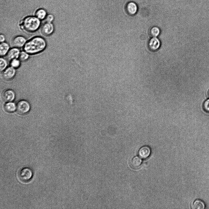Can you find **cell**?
Returning <instances> with one entry per match:
<instances>
[{
    "mask_svg": "<svg viewBox=\"0 0 209 209\" xmlns=\"http://www.w3.org/2000/svg\"><path fill=\"white\" fill-rule=\"evenodd\" d=\"M20 51L18 48L14 47L10 49L6 54L7 59L11 61L19 58Z\"/></svg>",
    "mask_w": 209,
    "mask_h": 209,
    "instance_id": "cell-10",
    "label": "cell"
},
{
    "mask_svg": "<svg viewBox=\"0 0 209 209\" xmlns=\"http://www.w3.org/2000/svg\"><path fill=\"white\" fill-rule=\"evenodd\" d=\"M205 207L204 203L200 200H197L194 202L192 206V208L194 209H203Z\"/></svg>",
    "mask_w": 209,
    "mask_h": 209,
    "instance_id": "cell-17",
    "label": "cell"
},
{
    "mask_svg": "<svg viewBox=\"0 0 209 209\" xmlns=\"http://www.w3.org/2000/svg\"><path fill=\"white\" fill-rule=\"evenodd\" d=\"M2 97L3 100L5 102H11L14 99L15 94L13 90H6L2 92Z\"/></svg>",
    "mask_w": 209,
    "mask_h": 209,
    "instance_id": "cell-9",
    "label": "cell"
},
{
    "mask_svg": "<svg viewBox=\"0 0 209 209\" xmlns=\"http://www.w3.org/2000/svg\"><path fill=\"white\" fill-rule=\"evenodd\" d=\"M208 96L209 97V90H208Z\"/></svg>",
    "mask_w": 209,
    "mask_h": 209,
    "instance_id": "cell-26",
    "label": "cell"
},
{
    "mask_svg": "<svg viewBox=\"0 0 209 209\" xmlns=\"http://www.w3.org/2000/svg\"><path fill=\"white\" fill-rule=\"evenodd\" d=\"M41 30L42 34L44 35L49 36L53 32L54 26L51 23L46 22L42 25Z\"/></svg>",
    "mask_w": 209,
    "mask_h": 209,
    "instance_id": "cell-5",
    "label": "cell"
},
{
    "mask_svg": "<svg viewBox=\"0 0 209 209\" xmlns=\"http://www.w3.org/2000/svg\"><path fill=\"white\" fill-rule=\"evenodd\" d=\"M54 19V17L51 15H49L47 16L45 18L46 22L51 23Z\"/></svg>",
    "mask_w": 209,
    "mask_h": 209,
    "instance_id": "cell-23",
    "label": "cell"
},
{
    "mask_svg": "<svg viewBox=\"0 0 209 209\" xmlns=\"http://www.w3.org/2000/svg\"><path fill=\"white\" fill-rule=\"evenodd\" d=\"M10 65L11 66L17 69L19 68L21 65V61L17 58H15L11 60Z\"/></svg>",
    "mask_w": 209,
    "mask_h": 209,
    "instance_id": "cell-20",
    "label": "cell"
},
{
    "mask_svg": "<svg viewBox=\"0 0 209 209\" xmlns=\"http://www.w3.org/2000/svg\"><path fill=\"white\" fill-rule=\"evenodd\" d=\"M142 163L141 159L138 157H135L133 158L130 162L131 166L133 168H137L139 167Z\"/></svg>",
    "mask_w": 209,
    "mask_h": 209,
    "instance_id": "cell-16",
    "label": "cell"
},
{
    "mask_svg": "<svg viewBox=\"0 0 209 209\" xmlns=\"http://www.w3.org/2000/svg\"><path fill=\"white\" fill-rule=\"evenodd\" d=\"M4 107L5 110L9 113L14 112L16 108L15 104L12 102H8L6 103Z\"/></svg>",
    "mask_w": 209,
    "mask_h": 209,
    "instance_id": "cell-14",
    "label": "cell"
},
{
    "mask_svg": "<svg viewBox=\"0 0 209 209\" xmlns=\"http://www.w3.org/2000/svg\"><path fill=\"white\" fill-rule=\"evenodd\" d=\"M30 105L27 101L22 100L18 102L16 106L17 112L21 115L28 113L30 109Z\"/></svg>",
    "mask_w": 209,
    "mask_h": 209,
    "instance_id": "cell-4",
    "label": "cell"
},
{
    "mask_svg": "<svg viewBox=\"0 0 209 209\" xmlns=\"http://www.w3.org/2000/svg\"><path fill=\"white\" fill-rule=\"evenodd\" d=\"M26 42V39L24 37L19 35L15 37L12 43L14 47L19 48L24 47Z\"/></svg>",
    "mask_w": 209,
    "mask_h": 209,
    "instance_id": "cell-8",
    "label": "cell"
},
{
    "mask_svg": "<svg viewBox=\"0 0 209 209\" xmlns=\"http://www.w3.org/2000/svg\"><path fill=\"white\" fill-rule=\"evenodd\" d=\"M6 38L5 37L3 34H1L0 36V41L1 43L5 42Z\"/></svg>",
    "mask_w": 209,
    "mask_h": 209,
    "instance_id": "cell-24",
    "label": "cell"
},
{
    "mask_svg": "<svg viewBox=\"0 0 209 209\" xmlns=\"http://www.w3.org/2000/svg\"><path fill=\"white\" fill-rule=\"evenodd\" d=\"M7 63L6 60L3 58L0 59V69L1 71H3L7 68Z\"/></svg>",
    "mask_w": 209,
    "mask_h": 209,
    "instance_id": "cell-21",
    "label": "cell"
},
{
    "mask_svg": "<svg viewBox=\"0 0 209 209\" xmlns=\"http://www.w3.org/2000/svg\"><path fill=\"white\" fill-rule=\"evenodd\" d=\"M35 16L39 20H43L46 17V11L43 9H39L36 12Z\"/></svg>",
    "mask_w": 209,
    "mask_h": 209,
    "instance_id": "cell-18",
    "label": "cell"
},
{
    "mask_svg": "<svg viewBox=\"0 0 209 209\" xmlns=\"http://www.w3.org/2000/svg\"><path fill=\"white\" fill-rule=\"evenodd\" d=\"M39 20L36 17H28L25 18L23 21V27L27 32H34L40 27V22Z\"/></svg>",
    "mask_w": 209,
    "mask_h": 209,
    "instance_id": "cell-2",
    "label": "cell"
},
{
    "mask_svg": "<svg viewBox=\"0 0 209 209\" xmlns=\"http://www.w3.org/2000/svg\"><path fill=\"white\" fill-rule=\"evenodd\" d=\"M10 47L8 43L5 42L1 43L0 45V54L1 56H4L7 54L9 50Z\"/></svg>",
    "mask_w": 209,
    "mask_h": 209,
    "instance_id": "cell-13",
    "label": "cell"
},
{
    "mask_svg": "<svg viewBox=\"0 0 209 209\" xmlns=\"http://www.w3.org/2000/svg\"><path fill=\"white\" fill-rule=\"evenodd\" d=\"M46 45L44 39L41 37L36 36L26 42L24 46V50L29 54H35L44 50Z\"/></svg>",
    "mask_w": 209,
    "mask_h": 209,
    "instance_id": "cell-1",
    "label": "cell"
},
{
    "mask_svg": "<svg viewBox=\"0 0 209 209\" xmlns=\"http://www.w3.org/2000/svg\"><path fill=\"white\" fill-rule=\"evenodd\" d=\"M126 9L129 14L133 15L135 14L137 11L138 6L135 2H131L127 4Z\"/></svg>",
    "mask_w": 209,
    "mask_h": 209,
    "instance_id": "cell-11",
    "label": "cell"
},
{
    "mask_svg": "<svg viewBox=\"0 0 209 209\" xmlns=\"http://www.w3.org/2000/svg\"><path fill=\"white\" fill-rule=\"evenodd\" d=\"M29 57V54L24 51L20 52L19 59L21 61L25 62L26 61Z\"/></svg>",
    "mask_w": 209,
    "mask_h": 209,
    "instance_id": "cell-19",
    "label": "cell"
},
{
    "mask_svg": "<svg viewBox=\"0 0 209 209\" xmlns=\"http://www.w3.org/2000/svg\"><path fill=\"white\" fill-rule=\"evenodd\" d=\"M151 150L150 148L147 146H144L141 147L139 151L138 155L139 157L143 159H146L150 155Z\"/></svg>",
    "mask_w": 209,
    "mask_h": 209,
    "instance_id": "cell-12",
    "label": "cell"
},
{
    "mask_svg": "<svg viewBox=\"0 0 209 209\" xmlns=\"http://www.w3.org/2000/svg\"><path fill=\"white\" fill-rule=\"evenodd\" d=\"M142 35V36H141V37H141V38H142V39H145V38H146V37L145 36V35Z\"/></svg>",
    "mask_w": 209,
    "mask_h": 209,
    "instance_id": "cell-25",
    "label": "cell"
},
{
    "mask_svg": "<svg viewBox=\"0 0 209 209\" xmlns=\"http://www.w3.org/2000/svg\"><path fill=\"white\" fill-rule=\"evenodd\" d=\"M147 45L150 50L155 51L160 47V42L159 39L156 37H152L149 40Z\"/></svg>",
    "mask_w": 209,
    "mask_h": 209,
    "instance_id": "cell-7",
    "label": "cell"
},
{
    "mask_svg": "<svg viewBox=\"0 0 209 209\" xmlns=\"http://www.w3.org/2000/svg\"><path fill=\"white\" fill-rule=\"evenodd\" d=\"M203 108L205 111L209 113V99L206 100L204 102Z\"/></svg>",
    "mask_w": 209,
    "mask_h": 209,
    "instance_id": "cell-22",
    "label": "cell"
},
{
    "mask_svg": "<svg viewBox=\"0 0 209 209\" xmlns=\"http://www.w3.org/2000/svg\"><path fill=\"white\" fill-rule=\"evenodd\" d=\"M160 30L156 26H153L151 27L149 31V34L152 37L157 36L160 33Z\"/></svg>",
    "mask_w": 209,
    "mask_h": 209,
    "instance_id": "cell-15",
    "label": "cell"
},
{
    "mask_svg": "<svg viewBox=\"0 0 209 209\" xmlns=\"http://www.w3.org/2000/svg\"><path fill=\"white\" fill-rule=\"evenodd\" d=\"M16 73L15 69L11 66L6 68L2 72V77L6 80H9L13 79Z\"/></svg>",
    "mask_w": 209,
    "mask_h": 209,
    "instance_id": "cell-6",
    "label": "cell"
},
{
    "mask_svg": "<svg viewBox=\"0 0 209 209\" xmlns=\"http://www.w3.org/2000/svg\"><path fill=\"white\" fill-rule=\"evenodd\" d=\"M33 173L30 168L25 167L21 169L19 172L18 176L20 180L26 182L29 181L32 177Z\"/></svg>",
    "mask_w": 209,
    "mask_h": 209,
    "instance_id": "cell-3",
    "label": "cell"
}]
</instances>
